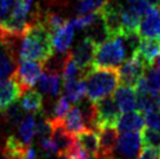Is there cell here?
I'll return each mask as SVG.
<instances>
[{
  "label": "cell",
  "mask_w": 160,
  "mask_h": 159,
  "mask_svg": "<svg viewBox=\"0 0 160 159\" xmlns=\"http://www.w3.org/2000/svg\"><path fill=\"white\" fill-rule=\"evenodd\" d=\"M75 28L71 25V22L68 20L61 28L53 33V46L54 49H56L58 53H68L70 52L71 41L74 38Z\"/></svg>",
  "instance_id": "cell-16"
},
{
  "label": "cell",
  "mask_w": 160,
  "mask_h": 159,
  "mask_svg": "<svg viewBox=\"0 0 160 159\" xmlns=\"http://www.w3.org/2000/svg\"><path fill=\"white\" fill-rule=\"evenodd\" d=\"M80 77H83V74L70 55V58L68 59L64 69L62 71V79L63 81H71V80L80 79Z\"/></svg>",
  "instance_id": "cell-30"
},
{
  "label": "cell",
  "mask_w": 160,
  "mask_h": 159,
  "mask_svg": "<svg viewBox=\"0 0 160 159\" xmlns=\"http://www.w3.org/2000/svg\"><path fill=\"white\" fill-rule=\"evenodd\" d=\"M83 79L87 87V97L91 102H97L104 97L111 96L118 88L119 74L117 68H99L91 67L85 71Z\"/></svg>",
  "instance_id": "cell-2"
},
{
  "label": "cell",
  "mask_w": 160,
  "mask_h": 159,
  "mask_svg": "<svg viewBox=\"0 0 160 159\" xmlns=\"http://www.w3.org/2000/svg\"><path fill=\"white\" fill-rule=\"evenodd\" d=\"M113 98L117 102L122 112L138 110L137 109V93L133 87L120 85L115 90Z\"/></svg>",
  "instance_id": "cell-14"
},
{
  "label": "cell",
  "mask_w": 160,
  "mask_h": 159,
  "mask_svg": "<svg viewBox=\"0 0 160 159\" xmlns=\"http://www.w3.org/2000/svg\"><path fill=\"white\" fill-rule=\"evenodd\" d=\"M126 44L122 36L110 38L96 46L92 67L117 68L125 61Z\"/></svg>",
  "instance_id": "cell-3"
},
{
  "label": "cell",
  "mask_w": 160,
  "mask_h": 159,
  "mask_svg": "<svg viewBox=\"0 0 160 159\" xmlns=\"http://www.w3.org/2000/svg\"><path fill=\"white\" fill-rule=\"evenodd\" d=\"M142 136V143L144 146H151V147H156L160 149V131L156 130L153 128L147 126L142 130L140 132Z\"/></svg>",
  "instance_id": "cell-28"
},
{
  "label": "cell",
  "mask_w": 160,
  "mask_h": 159,
  "mask_svg": "<svg viewBox=\"0 0 160 159\" xmlns=\"http://www.w3.org/2000/svg\"><path fill=\"white\" fill-rule=\"evenodd\" d=\"M85 31H87V36L90 38L96 44H102L104 41H107L108 39H110L107 26H105V22H104L103 18L101 17L99 11H98L97 18L93 20L91 25H89L85 28Z\"/></svg>",
  "instance_id": "cell-20"
},
{
  "label": "cell",
  "mask_w": 160,
  "mask_h": 159,
  "mask_svg": "<svg viewBox=\"0 0 160 159\" xmlns=\"http://www.w3.org/2000/svg\"><path fill=\"white\" fill-rule=\"evenodd\" d=\"M63 96L70 103L77 104L87 96V87L83 77L71 81H63Z\"/></svg>",
  "instance_id": "cell-18"
},
{
  "label": "cell",
  "mask_w": 160,
  "mask_h": 159,
  "mask_svg": "<svg viewBox=\"0 0 160 159\" xmlns=\"http://www.w3.org/2000/svg\"><path fill=\"white\" fill-rule=\"evenodd\" d=\"M63 123L68 129V131L71 132L72 135H77L78 132L83 131L87 128V124L84 122L83 115L81 112L80 106L75 104V105L70 106V109L63 117Z\"/></svg>",
  "instance_id": "cell-19"
},
{
  "label": "cell",
  "mask_w": 160,
  "mask_h": 159,
  "mask_svg": "<svg viewBox=\"0 0 160 159\" xmlns=\"http://www.w3.org/2000/svg\"><path fill=\"white\" fill-rule=\"evenodd\" d=\"M142 136L139 131H128L122 132L118 136L116 151L128 159H136L140 152Z\"/></svg>",
  "instance_id": "cell-8"
},
{
  "label": "cell",
  "mask_w": 160,
  "mask_h": 159,
  "mask_svg": "<svg viewBox=\"0 0 160 159\" xmlns=\"http://www.w3.org/2000/svg\"><path fill=\"white\" fill-rule=\"evenodd\" d=\"M18 61L15 55L5 48H0V80L12 77L17 70Z\"/></svg>",
  "instance_id": "cell-22"
},
{
  "label": "cell",
  "mask_w": 160,
  "mask_h": 159,
  "mask_svg": "<svg viewBox=\"0 0 160 159\" xmlns=\"http://www.w3.org/2000/svg\"><path fill=\"white\" fill-rule=\"evenodd\" d=\"M108 0H80L75 6L76 15H84V14L97 13Z\"/></svg>",
  "instance_id": "cell-26"
},
{
  "label": "cell",
  "mask_w": 160,
  "mask_h": 159,
  "mask_svg": "<svg viewBox=\"0 0 160 159\" xmlns=\"http://www.w3.org/2000/svg\"><path fill=\"white\" fill-rule=\"evenodd\" d=\"M136 159H160V151L156 147L144 146Z\"/></svg>",
  "instance_id": "cell-33"
},
{
  "label": "cell",
  "mask_w": 160,
  "mask_h": 159,
  "mask_svg": "<svg viewBox=\"0 0 160 159\" xmlns=\"http://www.w3.org/2000/svg\"><path fill=\"white\" fill-rule=\"evenodd\" d=\"M148 69L142 59L134 52L128 60H125L118 68L119 81L122 85L136 87V84Z\"/></svg>",
  "instance_id": "cell-5"
},
{
  "label": "cell",
  "mask_w": 160,
  "mask_h": 159,
  "mask_svg": "<svg viewBox=\"0 0 160 159\" xmlns=\"http://www.w3.org/2000/svg\"><path fill=\"white\" fill-rule=\"evenodd\" d=\"M156 102H157V106H158V109L160 110V93L156 96Z\"/></svg>",
  "instance_id": "cell-36"
},
{
  "label": "cell",
  "mask_w": 160,
  "mask_h": 159,
  "mask_svg": "<svg viewBox=\"0 0 160 159\" xmlns=\"http://www.w3.org/2000/svg\"><path fill=\"white\" fill-rule=\"evenodd\" d=\"M136 53L142 59L147 68L154 64L157 58L160 55V41L156 38H140Z\"/></svg>",
  "instance_id": "cell-12"
},
{
  "label": "cell",
  "mask_w": 160,
  "mask_h": 159,
  "mask_svg": "<svg viewBox=\"0 0 160 159\" xmlns=\"http://www.w3.org/2000/svg\"><path fill=\"white\" fill-rule=\"evenodd\" d=\"M76 141L91 158H99V137L96 129L85 128L77 133Z\"/></svg>",
  "instance_id": "cell-13"
},
{
  "label": "cell",
  "mask_w": 160,
  "mask_h": 159,
  "mask_svg": "<svg viewBox=\"0 0 160 159\" xmlns=\"http://www.w3.org/2000/svg\"><path fill=\"white\" fill-rule=\"evenodd\" d=\"M145 1H146L150 6H152V7H158V8H159L160 0H145Z\"/></svg>",
  "instance_id": "cell-35"
},
{
  "label": "cell",
  "mask_w": 160,
  "mask_h": 159,
  "mask_svg": "<svg viewBox=\"0 0 160 159\" xmlns=\"http://www.w3.org/2000/svg\"><path fill=\"white\" fill-rule=\"evenodd\" d=\"M96 106V129L105 126H117L120 117V109L112 96L104 97L95 102Z\"/></svg>",
  "instance_id": "cell-6"
},
{
  "label": "cell",
  "mask_w": 160,
  "mask_h": 159,
  "mask_svg": "<svg viewBox=\"0 0 160 159\" xmlns=\"http://www.w3.org/2000/svg\"><path fill=\"white\" fill-rule=\"evenodd\" d=\"M18 0H0V25L7 21L17 7Z\"/></svg>",
  "instance_id": "cell-31"
},
{
  "label": "cell",
  "mask_w": 160,
  "mask_h": 159,
  "mask_svg": "<svg viewBox=\"0 0 160 159\" xmlns=\"http://www.w3.org/2000/svg\"><path fill=\"white\" fill-rule=\"evenodd\" d=\"M146 82L148 87V91L152 96L156 97L157 95L160 93V68L157 66L150 67L146 70Z\"/></svg>",
  "instance_id": "cell-27"
},
{
  "label": "cell",
  "mask_w": 160,
  "mask_h": 159,
  "mask_svg": "<svg viewBox=\"0 0 160 159\" xmlns=\"http://www.w3.org/2000/svg\"><path fill=\"white\" fill-rule=\"evenodd\" d=\"M145 126V118L142 111L133 110L120 115L117 122V129L122 132L128 131H142Z\"/></svg>",
  "instance_id": "cell-15"
},
{
  "label": "cell",
  "mask_w": 160,
  "mask_h": 159,
  "mask_svg": "<svg viewBox=\"0 0 160 159\" xmlns=\"http://www.w3.org/2000/svg\"><path fill=\"white\" fill-rule=\"evenodd\" d=\"M20 105L27 112L36 114L39 111L43 110V98L42 94L36 90H28L23 94V96L20 100Z\"/></svg>",
  "instance_id": "cell-21"
},
{
  "label": "cell",
  "mask_w": 160,
  "mask_h": 159,
  "mask_svg": "<svg viewBox=\"0 0 160 159\" xmlns=\"http://www.w3.org/2000/svg\"><path fill=\"white\" fill-rule=\"evenodd\" d=\"M142 115H144V118H145V123L150 128H153L160 131V110L158 108L153 109V110L146 111Z\"/></svg>",
  "instance_id": "cell-32"
},
{
  "label": "cell",
  "mask_w": 160,
  "mask_h": 159,
  "mask_svg": "<svg viewBox=\"0 0 160 159\" xmlns=\"http://www.w3.org/2000/svg\"><path fill=\"white\" fill-rule=\"evenodd\" d=\"M35 130V118L33 114L26 115L18 126V136L17 137L26 145H31L32 141L34 138Z\"/></svg>",
  "instance_id": "cell-23"
},
{
  "label": "cell",
  "mask_w": 160,
  "mask_h": 159,
  "mask_svg": "<svg viewBox=\"0 0 160 159\" xmlns=\"http://www.w3.org/2000/svg\"><path fill=\"white\" fill-rule=\"evenodd\" d=\"M69 109H70V102L64 96H58L52 109V118L63 119Z\"/></svg>",
  "instance_id": "cell-29"
},
{
  "label": "cell",
  "mask_w": 160,
  "mask_h": 159,
  "mask_svg": "<svg viewBox=\"0 0 160 159\" xmlns=\"http://www.w3.org/2000/svg\"><path fill=\"white\" fill-rule=\"evenodd\" d=\"M99 137V158H113L118 132L116 126H105L98 129ZM98 159V158H97Z\"/></svg>",
  "instance_id": "cell-11"
},
{
  "label": "cell",
  "mask_w": 160,
  "mask_h": 159,
  "mask_svg": "<svg viewBox=\"0 0 160 159\" xmlns=\"http://www.w3.org/2000/svg\"><path fill=\"white\" fill-rule=\"evenodd\" d=\"M60 87H61V77L60 74L45 71L41 74L38 81V88L41 94L48 95L50 97L56 98L60 96Z\"/></svg>",
  "instance_id": "cell-17"
},
{
  "label": "cell",
  "mask_w": 160,
  "mask_h": 159,
  "mask_svg": "<svg viewBox=\"0 0 160 159\" xmlns=\"http://www.w3.org/2000/svg\"><path fill=\"white\" fill-rule=\"evenodd\" d=\"M23 159H38V156H36V152L34 150L33 146H28L26 150V153L23 156Z\"/></svg>",
  "instance_id": "cell-34"
},
{
  "label": "cell",
  "mask_w": 160,
  "mask_h": 159,
  "mask_svg": "<svg viewBox=\"0 0 160 159\" xmlns=\"http://www.w3.org/2000/svg\"><path fill=\"white\" fill-rule=\"evenodd\" d=\"M96 46L97 44H95L92 40L85 35L78 44H76L74 50L71 52V58L75 61L77 67L80 68V70L82 71L83 75H84L85 71H88L92 67Z\"/></svg>",
  "instance_id": "cell-7"
},
{
  "label": "cell",
  "mask_w": 160,
  "mask_h": 159,
  "mask_svg": "<svg viewBox=\"0 0 160 159\" xmlns=\"http://www.w3.org/2000/svg\"><path fill=\"white\" fill-rule=\"evenodd\" d=\"M54 54L53 34L40 20L31 23L23 33L19 47V59L43 62Z\"/></svg>",
  "instance_id": "cell-1"
},
{
  "label": "cell",
  "mask_w": 160,
  "mask_h": 159,
  "mask_svg": "<svg viewBox=\"0 0 160 159\" xmlns=\"http://www.w3.org/2000/svg\"><path fill=\"white\" fill-rule=\"evenodd\" d=\"M137 32L140 38H160V11L158 7H150L139 21Z\"/></svg>",
  "instance_id": "cell-9"
},
{
  "label": "cell",
  "mask_w": 160,
  "mask_h": 159,
  "mask_svg": "<svg viewBox=\"0 0 160 159\" xmlns=\"http://www.w3.org/2000/svg\"><path fill=\"white\" fill-rule=\"evenodd\" d=\"M42 70H43V67L41 62L33 61V60H22V59L19 60L13 77L21 87L22 95L35 85L42 74Z\"/></svg>",
  "instance_id": "cell-4"
},
{
  "label": "cell",
  "mask_w": 160,
  "mask_h": 159,
  "mask_svg": "<svg viewBox=\"0 0 160 159\" xmlns=\"http://www.w3.org/2000/svg\"><path fill=\"white\" fill-rule=\"evenodd\" d=\"M23 111L25 110L22 109V106L20 105V103L15 102L14 104H12L9 108H7L5 111H2L1 114L4 116L5 122H7L13 128H18L19 124L21 123V121L25 117Z\"/></svg>",
  "instance_id": "cell-25"
},
{
  "label": "cell",
  "mask_w": 160,
  "mask_h": 159,
  "mask_svg": "<svg viewBox=\"0 0 160 159\" xmlns=\"http://www.w3.org/2000/svg\"><path fill=\"white\" fill-rule=\"evenodd\" d=\"M21 95V87L13 76L0 80V112L5 111L15 102H18Z\"/></svg>",
  "instance_id": "cell-10"
},
{
  "label": "cell",
  "mask_w": 160,
  "mask_h": 159,
  "mask_svg": "<svg viewBox=\"0 0 160 159\" xmlns=\"http://www.w3.org/2000/svg\"><path fill=\"white\" fill-rule=\"evenodd\" d=\"M70 55H71V52H68V53H58V55L53 54L50 58L47 59V60L42 63V67H43V69H45L46 71L60 74V73H62L63 69H64V66H66V63H67L68 59L70 58Z\"/></svg>",
  "instance_id": "cell-24"
},
{
  "label": "cell",
  "mask_w": 160,
  "mask_h": 159,
  "mask_svg": "<svg viewBox=\"0 0 160 159\" xmlns=\"http://www.w3.org/2000/svg\"><path fill=\"white\" fill-rule=\"evenodd\" d=\"M159 11H160V6H159Z\"/></svg>",
  "instance_id": "cell-37"
}]
</instances>
